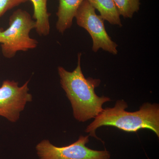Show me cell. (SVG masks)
<instances>
[{
	"mask_svg": "<svg viewBox=\"0 0 159 159\" xmlns=\"http://www.w3.org/2000/svg\"><path fill=\"white\" fill-rule=\"evenodd\" d=\"M35 20L28 11L18 9L9 18V27L0 32V43L4 57H14L18 51H26L36 48L38 42L31 38L30 33L35 29Z\"/></svg>",
	"mask_w": 159,
	"mask_h": 159,
	"instance_id": "obj_3",
	"label": "cell"
},
{
	"mask_svg": "<svg viewBox=\"0 0 159 159\" xmlns=\"http://www.w3.org/2000/svg\"><path fill=\"white\" fill-rule=\"evenodd\" d=\"M95 9H97L100 16L111 25L122 26L120 15L113 0H87Z\"/></svg>",
	"mask_w": 159,
	"mask_h": 159,
	"instance_id": "obj_9",
	"label": "cell"
},
{
	"mask_svg": "<svg viewBox=\"0 0 159 159\" xmlns=\"http://www.w3.org/2000/svg\"><path fill=\"white\" fill-rule=\"evenodd\" d=\"M33 4L36 32L40 36H47L50 31L49 22L50 13L48 12L47 4L48 0H29Z\"/></svg>",
	"mask_w": 159,
	"mask_h": 159,
	"instance_id": "obj_8",
	"label": "cell"
},
{
	"mask_svg": "<svg viewBox=\"0 0 159 159\" xmlns=\"http://www.w3.org/2000/svg\"><path fill=\"white\" fill-rule=\"evenodd\" d=\"M58 9L56 27L60 33H63L71 28L73 21L81 3L84 0H57Z\"/></svg>",
	"mask_w": 159,
	"mask_h": 159,
	"instance_id": "obj_7",
	"label": "cell"
},
{
	"mask_svg": "<svg viewBox=\"0 0 159 159\" xmlns=\"http://www.w3.org/2000/svg\"><path fill=\"white\" fill-rule=\"evenodd\" d=\"M81 53L78 55L76 68L72 72L63 67L57 68L60 84L71 102L74 118L80 122H84L96 118L103 110L102 105L111 101L110 98L98 97L95 89L100 84V80L92 77L86 78L80 66Z\"/></svg>",
	"mask_w": 159,
	"mask_h": 159,
	"instance_id": "obj_1",
	"label": "cell"
},
{
	"mask_svg": "<svg viewBox=\"0 0 159 159\" xmlns=\"http://www.w3.org/2000/svg\"><path fill=\"white\" fill-rule=\"evenodd\" d=\"M89 136L80 135L70 145L57 147L48 140H43L36 145V152L39 159H110L111 154L107 150H96L86 146Z\"/></svg>",
	"mask_w": 159,
	"mask_h": 159,
	"instance_id": "obj_4",
	"label": "cell"
},
{
	"mask_svg": "<svg viewBox=\"0 0 159 159\" xmlns=\"http://www.w3.org/2000/svg\"><path fill=\"white\" fill-rule=\"evenodd\" d=\"M29 0H0V17L7 11Z\"/></svg>",
	"mask_w": 159,
	"mask_h": 159,
	"instance_id": "obj_11",
	"label": "cell"
},
{
	"mask_svg": "<svg viewBox=\"0 0 159 159\" xmlns=\"http://www.w3.org/2000/svg\"><path fill=\"white\" fill-rule=\"evenodd\" d=\"M120 16L131 18L140 9V0H113Z\"/></svg>",
	"mask_w": 159,
	"mask_h": 159,
	"instance_id": "obj_10",
	"label": "cell"
},
{
	"mask_svg": "<svg viewBox=\"0 0 159 159\" xmlns=\"http://www.w3.org/2000/svg\"><path fill=\"white\" fill-rule=\"evenodd\" d=\"M127 103L118 100L113 107H107L97 116L87 126L85 132L98 139L97 129L102 126H111L126 132H137L142 129H150L159 138V106L157 103H144L139 110L128 112Z\"/></svg>",
	"mask_w": 159,
	"mask_h": 159,
	"instance_id": "obj_2",
	"label": "cell"
},
{
	"mask_svg": "<svg viewBox=\"0 0 159 159\" xmlns=\"http://www.w3.org/2000/svg\"><path fill=\"white\" fill-rule=\"evenodd\" d=\"M75 18L78 25L85 29L91 35L94 52L101 48L111 54H117L118 45L112 40L107 32L104 20L97 14L96 9L87 0L81 3Z\"/></svg>",
	"mask_w": 159,
	"mask_h": 159,
	"instance_id": "obj_5",
	"label": "cell"
},
{
	"mask_svg": "<svg viewBox=\"0 0 159 159\" xmlns=\"http://www.w3.org/2000/svg\"><path fill=\"white\" fill-rule=\"evenodd\" d=\"M29 83L19 87L18 82L14 80L3 81L0 87V116L11 122L19 120L27 102L32 100V96L29 93Z\"/></svg>",
	"mask_w": 159,
	"mask_h": 159,
	"instance_id": "obj_6",
	"label": "cell"
},
{
	"mask_svg": "<svg viewBox=\"0 0 159 159\" xmlns=\"http://www.w3.org/2000/svg\"><path fill=\"white\" fill-rule=\"evenodd\" d=\"M2 31H3V29H0V32Z\"/></svg>",
	"mask_w": 159,
	"mask_h": 159,
	"instance_id": "obj_12",
	"label": "cell"
}]
</instances>
